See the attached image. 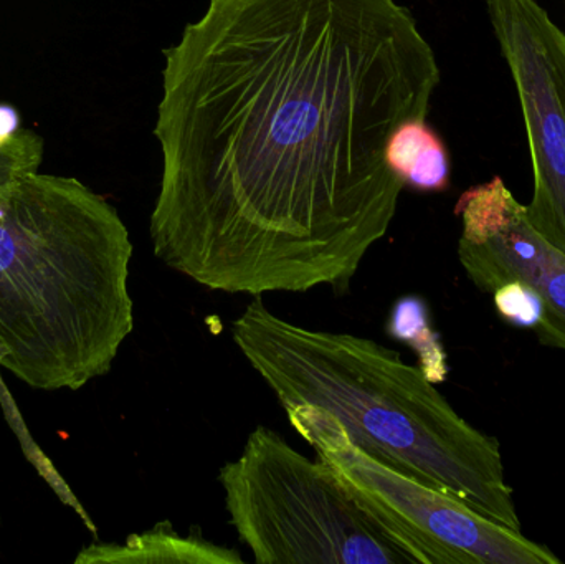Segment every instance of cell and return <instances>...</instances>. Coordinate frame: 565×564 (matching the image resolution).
<instances>
[{"label":"cell","instance_id":"cell-3","mask_svg":"<svg viewBox=\"0 0 565 564\" xmlns=\"http://www.w3.org/2000/svg\"><path fill=\"white\" fill-rule=\"evenodd\" d=\"M232 340L282 409L329 411L379 462L521 532L498 439L475 429L420 368L369 338L312 330L262 297L232 321Z\"/></svg>","mask_w":565,"mask_h":564},{"label":"cell","instance_id":"cell-11","mask_svg":"<svg viewBox=\"0 0 565 564\" xmlns=\"http://www.w3.org/2000/svg\"><path fill=\"white\" fill-rule=\"evenodd\" d=\"M0 404H2L3 413H6L7 423L12 427L17 439L20 440V446H22L26 460L35 467L36 472L42 476V479L52 487L56 497H58L66 507H70V509H72L73 512L83 520L86 529H88L93 535L98 536V530H96L95 523L89 519L88 513L83 509V506L78 502V499H76L75 493L70 490L68 483H66L65 479L60 476L58 470L55 469V466L50 462L49 457L42 453V449L36 446L35 440L30 436L29 429H26L19 409H17L15 401L10 396L6 384L2 383V377H0Z\"/></svg>","mask_w":565,"mask_h":564},{"label":"cell","instance_id":"cell-6","mask_svg":"<svg viewBox=\"0 0 565 564\" xmlns=\"http://www.w3.org/2000/svg\"><path fill=\"white\" fill-rule=\"evenodd\" d=\"M533 159V227L565 254V33L536 0H487Z\"/></svg>","mask_w":565,"mask_h":564},{"label":"cell","instance_id":"cell-12","mask_svg":"<svg viewBox=\"0 0 565 564\" xmlns=\"http://www.w3.org/2000/svg\"><path fill=\"white\" fill-rule=\"evenodd\" d=\"M42 161V136L20 128L3 136L0 138V189L39 171Z\"/></svg>","mask_w":565,"mask_h":564},{"label":"cell","instance_id":"cell-1","mask_svg":"<svg viewBox=\"0 0 565 564\" xmlns=\"http://www.w3.org/2000/svg\"><path fill=\"white\" fill-rule=\"evenodd\" d=\"M440 79L397 0H209L164 50L156 257L224 294H348L405 189L388 139Z\"/></svg>","mask_w":565,"mask_h":564},{"label":"cell","instance_id":"cell-8","mask_svg":"<svg viewBox=\"0 0 565 564\" xmlns=\"http://www.w3.org/2000/svg\"><path fill=\"white\" fill-rule=\"evenodd\" d=\"M242 564L235 550L215 545L201 530L182 536L169 520L156 523L148 532L128 536L125 543L95 542L85 546L75 564Z\"/></svg>","mask_w":565,"mask_h":564},{"label":"cell","instance_id":"cell-4","mask_svg":"<svg viewBox=\"0 0 565 564\" xmlns=\"http://www.w3.org/2000/svg\"><path fill=\"white\" fill-rule=\"evenodd\" d=\"M225 509L258 564H415L321 460L257 426L218 470Z\"/></svg>","mask_w":565,"mask_h":564},{"label":"cell","instance_id":"cell-9","mask_svg":"<svg viewBox=\"0 0 565 564\" xmlns=\"http://www.w3.org/2000/svg\"><path fill=\"white\" fill-rule=\"evenodd\" d=\"M385 161L404 188L418 192L450 188V155L427 119L402 123L388 139Z\"/></svg>","mask_w":565,"mask_h":564},{"label":"cell","instance_id":"cell-13","mask_svg":"<svg viewBox=\"0 0 565 564\" xmlns=\"http://www.w3.org/2000/svg\"><path fill=\"white\" fill-rule=\"evenodd\" d=\"M491 294L498 315L507 323L523 330H537L544 318V304L536 288L521 280H510Z\"/></svg>","mask_w":565,"mask_h":564},{"label":"cell","instance_id":"cell-7","mask_svg":"<svg viewBox=\"0 0 565 564\" xmlns=\"http://www.w3.org/2000/svg\"><path fill=\"white\" fill-rule=\"evenodd\" d=\"M461 219L458 258L467 277L481 291L510 280L536 288L544 318L534 333L546 347L565 351V254L531 224L500 175L473 185L458 199Z\"/></svg>","mask_w":565,"mask_h":564},{"label":"cell","instance_id":"cell-5","mask_svg":"<svg viewBox=\"0 0 565 564\" xmlns=\"http://www.w3.org/2000/svg\"><path fill=\"white\" fill-rule=\"evenodd\" d=\"M285 411L292 429L415 564L561 563L547 546L379 462L352 443L329 411L308 404Z\"/></svg>","mask_w":565,"mask_h":564},{"label":"cell","instance_id":"cell-10","mask_svg":"<svg viewBox=\"0 0 565 564\" xmlns=\"http://www.w3.org/2000/svg\"><path fill=\"white\" fill-rule=\"evenodd\" d=\"M388 337L407 344L417 353L418 368L430 383L441 384L447 381L448 354L441 337L431 328L430 310L427 301L418 295H405L392 305L388 315Z\"/></svg>","mask_w":565,"mask_h":564},{"label":"cell","instance_id":"cell-2","mask_svg":"<svg viewBox=\"0 0 565 564\" xmlns=\"http://www.w3.org/2000/svg\"><path fill=\"white\" fill-rule=\"evenodd\" d=\"M131 258L118 209L78 179L0 189V370L40 391L106 376L135 330Z\"/></svg>","mask_w":565,"mask_h":564}]
</instances>
